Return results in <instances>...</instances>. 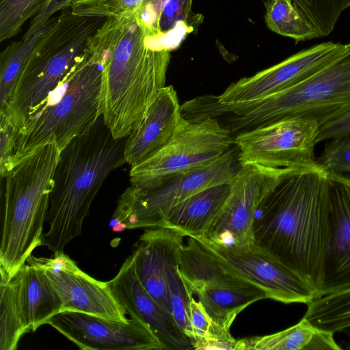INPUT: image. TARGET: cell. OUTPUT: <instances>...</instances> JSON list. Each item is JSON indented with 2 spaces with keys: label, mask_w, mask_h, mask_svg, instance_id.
Listing matches in <instances>:
<instances>
[{
  "label": "cell",
  "mask_w": 350,
  "mask_h": 350,
  "mask_svg": "<svg viewBox=\"0 0 350 350\" xmlns=\"http://www.w3.org/2000/svg\"><path fill=\"white\" fill-rule=\"evenodd\" d=\"M50 18L33 50L5 109L18 133L36 111L84 53L105 18L75 14L71 8Z\"/></svg>",
  "instance_id": "7"
},
{
  "label": "cell",
  "mask_w": 350,
  "mask_h": 350,
  "mask_svg": "<svg viewBox=\"0 0 350 350\" xmlns=\"http://www.w3.org/2000/svg\"><path fill=\"white\" fill-rule=\"evenodd\" d=\"M196 295L213 323V340L209 342L231 345L237 342L230 332L237 316L252 303L267 299L262 289L251 284L206 286Z\"/></svg>",
  "instance_id": "21"
},
{
  "label": "cell",
  "mask_w": 350,
  "mask_h": 350,
  "mask_svg": "<svg viewBox=\"0 0 350 350\" xmlns=\"http://www.w3.org/2000/svg\"><path fill=\"white\" fill-rule=\"evenodd\" d=\"M178 266H172L167 274L172 314L183 332L193 344L195 335L190 320V303L193 299L194 293L180 275Z\"/></svg>",
  "instance_id": "30"
},
{
  "label": "cell",
  "mask_w": 350,
  "mask_h": 350,
  "mask_svg": "<svg viewBox=\"0 0 350 350\" xmlns=\"http://www.w3.org/2000/svg\"><path fill=\"white\" fill-rule=\"evenodd\" d=\"M196 239L225 271L262 289L267 299L308 304L317 298L316 293L297 275L253 243L225 245L202 237Z\"/></svg>",
  "instance_id": "12"
},
{
  "label": "cell",
  "mask_w": 350,
  "mask_h": 350,
  "mask_svg": "<svg viewBox=\"0 0 350 350\" xmlns=\"http://www.w3.org/2000/svg\"><path fill=\"white\" fill-rule=\"evenodd\" d=\"M334 334L302 319L284 330L263 336L237 340L236 350H339Z\"/></svg>",
  "instance_id": "23"
},
{
  "label": "cell",
  "mask_w": 350,
  "mask_h": 350,
  "mask_svg": "<svg viewBox=\"0 0 350 350\" xmlns=\"http://www.w3.org/2000/svg\"><path fill=\"white\" fill-rule=\"evenodd\" d=\"M18 135L16 127L4 113H0V174L3 178L14 165V155Z\"/></svg>",
  "instance_id": "34"
},
{
  "label": "cell",
  "mask_w": 350,
  "mask_h": 350,
  "mask_svg": "<svg viewBox=\"0 0 350 350\" xmlns=\"http://www.w3.org/2000/svg\"><path fill=\"white\" fill-rule=\"evenodd\" d=\"M183 118L176 91L172 85H165L140 125L126 137L125 162L131 167L157 152L170 141Z\"/></svg>",
  "instance_id": "18"
},
{
  "label": "cell",
  "mask_w": 350,
  "mask_h": 350,
  "mask_svg": "<svg viewBox=\"0 0 350 350\" xmlns=\"http://www.w3.org/2000/svg\"><path fill=\"white\" fill-rule=\"evenodd\" d=\"M49 0H0V41L8 40L21 30Z\"/></svg>",
  "instance_id": "31"
},
{
  "label": "cell",
  "mask_w": 350,
  "mask_h": 350,
  "mask_svg": "<svg viewBox=\"0 0 350 350\" xmlns=\"http://www.w3.org/2000/svg\"><path fill=\"white\" fill-rule=\"evenodd\" d=\"M103 66L100 113L116 139L137 129L165 86L170 55L147 42L135 16L108 18L90 42Z\"/></svg>",
  "instance_id": "2"
},
{
  "label": "cell",
  "mask_w": 350,
  "mask_h": 350,
  "mask_svg": "<svg viewBox=\"0 0 350 350\" xmlns=\"http://www.w3.org/2000/svg\"><path fill=\"white\" fill-rule=\"evenodd\" d=\"M235 157L226 151L212 163L175 175L159 186L139 192L132 185L120 196L110 225L123 223L126 229L161 227L173 208L209 187L231 183L237 173Z\"/></svg>",
  "instance_id": "9"
},
{
  "label": "cell",
  "mask_w": 350,
  "mask_h": 350,
  "mask_svg": "<svg viewBox=\"0 0 350 350\" xmlns=\"http://www.w3.org/2000/svg\"><path fill=\"white\" fill-rule=\"evenodd\" d=\"M23 320L28 332L47 324L62 312V301L45 269L25 263L14 275Z\"/></svg>",
  "instance_id": "20"
},
{
  "label": "cell",
  "mask_w": 350,
  "mask_h": 350,
  "mask_svg": "<svg viewBox=\"0 0 350 350\" xmlns=\"http://www.w3.org/2000/svg\"><path fill=\"white\" fill-rule=\"evenodd\" d=\"M45 271L62 299V312H80L122 322L129 320L107 282L96 280L79 267L73 271Z\"/></svg>",
  "instance_id": "19"
},
{
  "label": "cell",
  "mask_w": 350,
  "mask_h": 350,
  "mask_svg": "<svg viewBox=\"0 0 350 350\" xmlns=\"http://www.w3.org/2000/svg\"><path fill=\"white\" fill-rule=\"evenodd\" d=\"M47 324L83 350H163L152 329L132 317L122 322L64 311Z\"/></svg>",
  "instance_id": "13"
},
{
  "label": "cell",
  "mask_w": 350,
  "mask_h": 350,
  "mask_svg": "<svg viewBox=\"0 0 350 350\" xmlns=\"http://www.w3.org/2000/svg\"><path fill=\"white\" fill-rule=\"evenodd\" d=\"M144 0H73L70 8L75 14L100 18L133 16Z\"/></svg>",
  "instance_id": "32"
},
{
  "label": "cell",
  "mask_w": 350,
  "mask_h": 350,
  "mask_svg": "<svg viewBox=\"0 0 350 350\" xmlns=\"http://www.w3.org/2000/svg\"><path fill=\"white\" fill-rule=\"evenodd\" d=\"M102 72L101 63L87 47L18 133L14 165L52 141L62 150L98 120Z\"/></svg>",
  "instance_id": "6"
},
{
  "label": "cell",
  "mask_w": 350,
  "mask_h": 350,
  "mask_svg": "<svg viewBox=\"0 0 350 350\" xmlns=\"http://www.w3.org/2000/svg\"><path fill=\"white\" fill-rule=\"evenodd\" d=\"M350 134V113L319 126L317 142L333 139Z\"/></svg>",
  "instance_id": "38"
},
{
  "label": "cell",
  "mask_w": 350,
  "mask_h": 350,
  "mask_svg": "<svg viewBox=\"0 0 350 350\" xmlns=\"http://www.w3.org/2000/svg\"><path fill=\"white\" fill-rule=\"evenodd\" d=\"M303 317L314 327L334 334L350 327V288L314 299Z\"/></svg>",
  "instance_id": "27"
},
{
  "label": "cell",
  "mask_w": 350,
  "mask_h": 350,
  "mask_svg": "<svg viewBox=\"0 0 350 350\" xmlns=\"http://www.w3.org/2000/svg\"><path fill=\"white\" fill-rule=\"evenodd\" d=\"M178 271L194 294L206 286L251 284L225 271L193 237L180 249Z\"/></svg>",
  "instance_id": "24"
},
{
  "label": "cell",
  "mask_w": 350,
  "mask_h": 350,
  "mask_svg": "<svg viewBox=\"0 0 350 350\" xmlns=\"http://www.w3.org/2000/svg\"><path fill=\"white\" fill-rule=\"evenodd\" d=\"M232 139L230 131L216 118L184 116L165 146L131 166V185L139 192L145 191L175 175L204 167L228 151Z\"/></svg>",
  "instance_id": "8"
},
{
  "label": "cell",
  "mask_w": 350,
  "mask_h": 350,
  "mask_svg": "<svg viewBox=\"0 0 350 350\" xmlns=\"http://www.w3.org/2000/svg\"><path fill=\"white\" fill-rule=\"evenodd\" d=\"M329 0H293L296 3L306 8L314 7L323 3Z\"/></svg>",
  "instance_id": "39"
},
{
  "label": "cell",
  "mask_w": 350,
  "mask_h": 350,
  "mask_svg": "<svg viewBox=\"0 0 350 350\" xmlns=\"http://www.w3.org/2000/svg\"><path fill=\"white\" fill-rule=\"evenodd\" d=\"M61 150L50 142L16 163L3 178L0 216L1 281H8L41 246Z\"/></svg>",
  "instance_id": "5"
},
{
  "label": "cell",
  "mask_w": 350,
  "mask_h": 350,
  "mask_svg": "<svg viewBox=\"0 0 350 350\" xmlns=\"http://www.w3.org/2000/svg\"><path fill=\"white\" fill-rule=\"evenodd\" d=\"M73 0H49L31 21L23 38L33 36L48 24L52 15L59 10L70 7Z\"/></svg>",
  "instance_id": "37"
},
{
  "label": "cell",
  "mask_w": 350,
  "mask_h": 350,
  "mask_svg": "<svg viewBox=\"0 0 350 350\" xmlns=\"http://www.w3.org/2000/svg\"><path fill=\"white\" fill-rule=\"evenodd\" d=\"M239 166L224 207L202 238L225 245L252 243L253 222L258 206L286 175L299 169Z\"/></svg>",
  "instance_id": "11"
},
{
  "label": "cell",
  "mask_w": 350,
  "mask_h": 350,
  "mask_svg": "<svg viewBox=\"0 0 350 350\" xmlns=\"http://www.w3.org/2000/svg\"><path fill=\"white\" fill-rule=\"evenodd\" d=\"M231 183L217 185L187 198L169 213L161 227L179 230L186 237H203L221 212Z\"/></svg>",
  "instance_id": "22"
},
{
  "label": "cell",
  "mask_w": 350,
  "mask_h": 350,
  "mask_svg": "<svg viewBox=\"0 0 350 350\" xmlns=\"http://www.w3.org/2000/svg\"><path fill=\"white\" fill-rule=\"evenodd\" d=\"M185 234L174 228L154 227L146 230L134 247L135 271L146 290L172 314L167 274L178 265Z\"/></svg>",
  "instance_id": "17"
},
{
  "label": "cell",
  "mask_w": 350,
  "mask_h": 350,
  "mask_svg": "<svg viewBox=\"0 0 350 350\" xmlns=\"http://www.w3.org/2000/svg\"><path fill=\"white\" fill-rule=\"evenodd\" d=\"M48 25L49 23L33 36L12 42L1 53L0 110L9 104L27 61Z\"/></svg>",
  "instance_id": "26"
},
{
  "label": "cell",
  "mask_w": 350,
  "mask_h": 350,
  "mask_svg": "<svg viewBox=\"0 0 350 350\" xmlns=\"http://www.w3.org/2000/svg\"><path fill=\"white\" fill-rule=\"evenodd\" d=\"M327 172L329 231L319 297L350 288V176Z\"/></svg>",
  "instance_id": "16"
},
{
  "label": "cell",
  "mask_w": 350,
  "mask_h": 350,
  "mask_svg": "<svg viewBox=\"0 0 350 350\" xmlns=\"http://www.w3.org/2000/svg\"><path fill=\"white\" fill-rule=\"evenodd\" d=\"M125 138L116 139L102 115L88 129L74 137L60 152L49 195L41 246L53 253L82 232L83 222L107 176L125 162Z\"/></svg>",
  "instance_id": "3"
},
{
  "label": "cell",
  "mask_w": 350,
  "mask_h": 350,
  "mask_svg": "<svg viewBox=\"0 0 350 350\" xmlns=\"http://www.w3.org/2000/svg\"><path fill=\"white\" fill-rule=\"evenodd\" d=\"M319 125L304 118H289L235 135L239 165L272 169L304 168L318 165L314 147Z\"/></svg>",
  "instance_id": "10"
},
{
  "label": "cell",
  "mask_w": 350,
  "mask_h": 350,
  "mask_svg": "<svg viewBox=\"0 0 350 350\" xmlns=\"http://www.w3.org/2000/svg\"><path fill=\"white\" fill-rule=\"evenodd\" d=\"M317 162L327 172H350V134L332 139Z\"/></svg>",
  "instance_id": "33"
},
{
  "label": "cell",
  "mask_w": 350,
  "mask_h": 350,
  "mask_svg": "<svg viewBox=\"0 0 350 350\" xmlns=\"http://www.w3.org/2000/svg\"><path fill=\"white\" fill-rule=\"evenodd\" d=\"M17 297L16 282L0 281V349L15 350L27 334Z\"/></svg>",
  "instance_id": "29"
},
{
  "label": "cell",
  "mask_w": 350,
  "mask_h": 350,
  "mask_svg": "<svg viewBox=\"0 0 350 350\" xmlns=\"http://www.w3.org/2000/svg\"><path fill=\"white\" fill-rule=\"evenodd\" d=\"M265 19L272 31L296 41L319 38V33L295 6L293 0H267Z\"/></svg>",
  "instance_id": "28"
},
{
  "label": "cell",
  "mask_w": 350,
  "mask_h": 350,
  "mask_svg": "<svg viewBox=\"0 0 350 350\" xmlns=\"http://www.w3.org/2000/svg\"><path fill=\"white\" fill-rule=\"evenodd\" d=\"M329 231L328 172L319 164L286 175L254 215L252 243L319 297Z\"/></svg>",
  "instance_id": "1"
},
{
  "label": "cell",
  "mask_w": 350,
  "mask_h": 350,
  "mask_svg": "<svg viewBox=\"0 0 350 350\" xmlns=\"http://www.w3.org/2000/svg\"><path fill=\"white\" fill-rule=\"evenodd\" d=\"M344 44L325 42L303 49L251 77L232 83L215 98L221 103L254 100L280 92L301 82L335 58Z\"/></svg>",
  "instance_id": "14"
},
{
  "label": "cell",
  "mask_w": 350,
  "mask_h": 350,
  "mask_svg": "<svg viewBox=\"0 0 350 350\" xmlns=\"http://www.w3.org/2000/svg\"><path fill=\"white\" fill-rule=\"evenodd\" d=\"M209 112L223 119L231 134L289 118H304L319 126L350 113V42L325 66L297 83L262 98L240 103L213 99Z\"/></svg>",
  "instance_id": "4"
},
{
  "label": "cell",
  "mask_w": 350,
  "mask_h": 350,
  "mask_svg": "<svg viewBox=\"0 0 350 350\" xmlns=\"http://www.w3.org/2000/svg\"><path fill=\"white\" fill-rule=\"evenodd\" d=\"M192 1L169 0L167 2L160 16L159 35L152 47L170 51L199 26L202 17L193 13Z\"/></svg>",
  "instance_id": "25"
},
{
  "label": "cell",
  "mask_w": 350,
  "mask_h": 350,
  "mask_svg": "<svg viewBox=\"0 0 350 350\" xmlns=\"http://www.w3.org/2000/svg\"><path fill=\"white\" fill-rule=\"evenodd\" d=\"M190 320L195 335L193 348L213 340V323L201 302L193 299L190 303Z\"/></svg>",
  "instance_id": "36"
},
{
  "label": "cell",
  "mask_w": 350,
  "mask_h": 350,
  "mask_svg": "<svg viewBox=\"0 0 350 350\" xmlns=\"http://www.w3.org/2000/svg\"><path fill=\"white\" fill-rule=\"evenodd\" d=\"M169 0H144L135 14L144 28L148 43L152 46L159 35V21L163 8Z\"/></svg>",
  "instance_id": "35"
},
{
  "label": "cell",
  "mask_w": 350,
  "mask_h": 350,
  "mask_svg": "<svg viewBox=\"0 0 350 350\" xmlns=\"http://www.w3.org/2000/svg\"><path fill=\"white\" fill-rule=\"evenodd\" d=\"M107 282L126 314L146 324L160 340L163 350L193 349L173 315L164 310L141 283L133 254L124 260L116 275Z\"/></svg>",
  "instance_id": "15"
}]
</instances>
